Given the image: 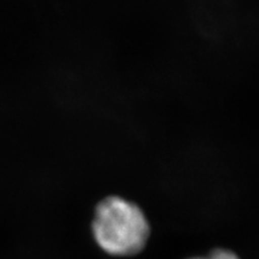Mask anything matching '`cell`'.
<instances>
[{"mask_svg":"<svg viewBox=\"0 0 259 259\" xmlns=\"http://www.w3.org/2000/svg\"><path fill=\"white\" fill-rule=\"evenodd\" d=\"M93 233L107 253L132 255L144 248L150 227L139 206L121 197L111 196L97 205Z\"/></svg>","mask_w":259,"mask_h":259,"instance_id":"6da1fadb","label":"cell"},{"mask_svg":"<svg viewBox=\"0 0 259 259\" xmlns=\"http://www.w3.org/2000/svg\"><path fill=\"white\" fill-rule=\"evenodd\" d=\"M192 259H239L238 255L231 251L226 250H216L210 253L208 257L204 258H192Z\"/></svg>","mask_w":259,"mask_h":259,"instance_id":"7a4b0ae2","label":"cell"}]
</instances>
